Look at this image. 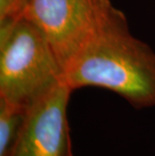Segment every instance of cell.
<instances>
[{
    "label": "cell",
    "instance_id": "5",
    "mask_svg": "<svg viewBox=\"0 0 155 156\" xmlns=\"http://www.w3.org/2000/svg\"><path fill=\"white\" fill-rule=\"evenodd\" d=\"M27 109L0 99V156H10Z\"/></svg>",
    "mask_w": 155,
    "mask_h": 156
},
{
    "label": "cell",
    "instance_id": "4",
    "mask_svg": "<svg viewBox=\"0 0 155 156\" xmlns=\"http://www.w3.org/2000/svg\"><path fill=\"white\" fill-rule=\"evenodd\" d=\"M72 92L62 80L29 106L11 155L72 156L68 120Z\"/></svg>",
    "mask_w": 155,
    "mask_h": 156
},
{
    "label": "cell",
    "instance_id": "6",
    "mask_svg": "<svg viewBox=\"0 0 155 156\" xmlns=\"http://www.w3.org/2000/svg\"><path fill=\"white\" fill-rule=\"evenodd\" d=\"M25 0H0V22L18 18Z\"/></svg>",
    "mask_w": 155,
    "mask_h": 156
},
{
    "label": "cell",
    "instance_id": "2",
    "mask_svg": "<svg viewBox=\"0 0 155 156\" xmlns=\"http://www.w3.org/2000/svg\"><path fill=\"white\" fill-rule=\"evenodd\" d=\"M64 80L41 30L22 17L0 22V99L27 109Z\"/></svg>",
    "mask_w": 155,
    "mask_h": 156
},
{
    "label": "cell",
    "instance_id": "7",
    "mask_svg": "<svg viewBox=\"0 0 155 156\" xmlns=\"http://www.w3.org/2000/svg\"><path fill=\"white\" fill-rule=\"evenodd\" d=\"M11 156H14V155H11Z\"/></svg>",
    "mask_w": 155,
    "mask_h": 156
},
{
    "label": "cell",
    "instance_id": "3",
    "mask_svg": "<svg viewBox=\"0 0 155 156\" xmlns=\"http://www.w3.org/2000/svg\"><path fill=\"white\" fill-rule=\"evenodd\" d=\"M106 0H25L20 16L37 27L62 69L92 31Z\"/></svg>",
    "mask_w": 155,
    "mask_h": 156
},
{
    "label": "cell",
    "instance_id": "1",
    "mask_svg": "<svg viewBox=\"0 0 155 156\" xmlns=\"http://www.w3.org/2000/svg\"><path fill=\"white\" fill-rule=\"evenodd\" d=\"M64 81L72 91L102 88L136 109L155 107V52L106 0L92 31L65 64Z\"/></svg>",
    "mask_w": 155,
    "mask_h": 156
}]
</instances>
